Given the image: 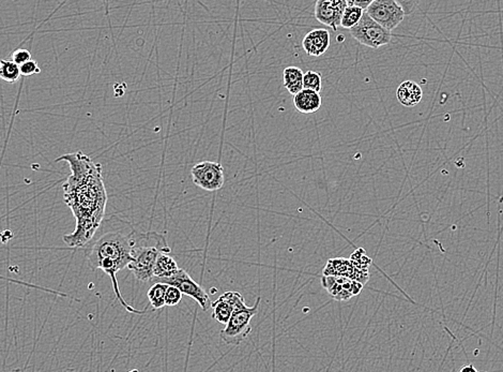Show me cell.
<instances>
[{
  "label": "cell",
  "mask_w": 503,
  "mask_h": 372,
  "mask_svg": "<svg viewBox=\"0 0 503 372\" xmlns=\"http://www.w3.org/2000/svg\"><path fill=\"white\" fill-rule=\"evenodd\" d=\"M69 164L71 174L62 189L64 201L75 218V230L62 237L69 248H85L94 238L105 218L107 193L102 175V165L83 151L66 153L55 162Z\"/></svg>",
  "instance_id": "6da1fadb"
},
{
  "label": "cell",
  "mask_w": 503,
  "mask_h": 372,
  "mask_svg": "<svg viewBox=\"0 0 503 372\" xmlns=\"http://www.w3.org/2000/svg\"><path fill=\"white\" fill-rule=\"evenodd\" d=\"M133 232L134 227L128 223L125 229L108 231L101 235L92 244L87 245V265L91 271L101 269L108 275L111 278L116 299L120 301V305L125 310L136 314H144L147 308L138 310L125 301L117 280V274L119 271L127 269L129 263L132 261L131 250H132Z\"/></svg>",
  "instance_id": "7a4b0ae2"
},
{
  "label": "cell",
  "mask_w": 503,
  "mask_h": 372,
  "mask_svg": "<svg viewBox=\"0 0 503 372\" xmlns=\"http://www.w3.org/2000/svg\"><path fill=\"white\" fill-rule=\"evenodd\" d=\"M162 252L170 253L172 249L167 244L166 237L160 233L138 232L134 229L132 236V261L127 269L132 273L138 280L142 282H151L153 278V269L157 256Z\"/></svg>",
  "instance_id": "3957f363"
},
{
  "label": "cell",
  "mask_w": 503,
  "mask_h": 372,
  "mask_svg": "<svg viewBox=\"0 0 503 372\" xmlns=\"http://www.w3.org/2000/svg\"><path fill=\"white\" fill-rule=\"evenodd\" d=\"M261 301V297L258 296L255 303L248 307L244 301L242 294L239 296L231 319L220 334L222 340L226 345L237 347L250 335L252 332L250 321L257 314Z\"/></svg>",
  "instance_id": "277c9868"
},
{
  "label": "cell",
  "mask_w": 503,
  "mask_h": 372,
  "mask_svg": "<svg viewBox=\"0 0 503 372\" xmlns=\"http://www.w3.org/2000/svg\"><path fill=\"white\" fill-rule=\"evenodd\" d=\"M349 30H350V35L359 43H361L364 47H371V49H379V47L388 45L392 40L391 32L374 21L366 13V11H364L361 20L359 21L358 24Z\"/></svg>",
  "instance_id": "5b68a950"
},
{
  "label": "cell",
  "mask_w": 503,
  "mask_h": 372,
  "mask_svg": "<svg viewBox=\"0 0 503 372\" xmlns=\"http://www.w3.org/2000/svg\"><path fill=\"white\" fill-rule=\"evenodd\" d=\"M191 177L195 186L208 193H216L225 183L223 166L221 163L212 161L196 163L191 169Z\"/></svg>",
  "instance_id": "8992f818"
},
{
  "label": "cell",
  "mask_w": 503,
  "mask_h": 372,
  "mask_svg": "<svg viewBox=\"0 0 503 372\" xmlns=\"http://www.w3.org/2000/svg\"><path fill=\"white\" fill-rule=\"evenodd\" d=\"M365 11L374 21L389 32L396 29L406 15L405 11L396 0H375L366 8Z\"/></svg>",
  "instance_id": "52a82bcc"
},
{
  "label": "cell",
  "mask_w": 503,
  "mask_h": 372,
  "mask_svg": "<svg viewBox=\"0 0 503 372\" xmlns=\"http://www.w3.org/2000/svg\"><path fill=\"white\" fill-rule=\"evenodd\" d=\"M155 282H163V284L177 286L183 295L189 296L191 299H195L204 311L208 310L209 307L211 306V301L209 299V295L203 288V286L197 284L196 281L193 280L184 269H180L172 276L157 279V280L153 281V284Z\"/></svg>",
  "instance_id": "ba28073f"
},
{
  "label": "cell",
  "mask_w": 503,
  "mask_h": 372,
  "mask_svg": "<svg viewBox=\"0 0 503 372\" xmlns=\"http://www.w3.org/2000/svg\"><path fill=\"white\" fill-rule=\"evenodd\" d=\"M322 284L332 299L339 301H346L358 295L364 284L354 279L346 277L326 276L322 278Z\"/></svg>",
  "instance_id": "9c48e42d"
},
{
  "label": "cell",
  "mask_w": 503,
  "mask_h": 372,
  "mask_svg": "<svg viewBox=\"0 0 503 372\" xmlns=\"http://www.w3.org/2000/svg\"><path fill=\"white\" fill-rule=\"evenodd\" d=\"M347 5V0H317L314 8L315 18L337 32Z\"/></svg>",
  "instance_id": "30bf717a"
},
{
  "label": "cell",
  "mask_w": 503,
  "mask_h": 372,
  "mask_svg": "<svg viewBox=\"0 0 503 372\" xmlns=\"http://www.w3.org/2000/svg\"><path fill=\"white\" fill-rule=\"evenodd\" d=\"M324 275L326 276L335 277H346V278L354 279V280L365 284L370 278L368 271L358 269L354 266L350 259H344V258H337V259H330L326 262V267L324 269Z\"/></svg>",
  "instance_id": "8fae6325"
},
{
  "label": "cell",
  "mask_w": 503,
  "mask_h": 372,
  "mask_svg": "<svg viewBox=\"0 0 503 372\" xmlns=\"http://www.w3.org/2000/svg\"><path fill=\"white\" fill-rule=\"evenodd\" d=\"M330 32L326 29H314L302 40V47L309 56L320 57L330 47Z\"/></svg>",
  "instance_id": "7c38bea8"
},
{
  "label": "cell",
  "mask_w": 503,
  "mask_h": 372,
  "mask_svg": "<svg viewBox=\"0 0 503 372\" xmlns=\"http://www.w3.org/2000/svg\"><path fill=\"white\" fill-rule=\"evenodd\" d=\"M240 295L241 293L239 292H226L223 295L220 296L219 299L211 303L212 309H214L212 318L218 323L226 325L235 310V306Z\"/></svg>",
  "instance_id": "4fadbf2b"
},
{
  "label": "cell",
  "mask_w": 503,
  "mask_h": 372,
  "mask_svg": "<svg viewBox=\"0 0 503 372\" xmlns=\"http://www.w3.org/2000/svg\"><path fill=\"white\" fill-rule=\"evenodd\" d=\"M294 106L302 114H313L322 108V99L320 92L303 88L294 96Z\"/></svg>",
  "instance_id": "5bb4252c"
},
{
  "label": "cell",
  "mask_w": 503,
  "mask_h": 372,
  "mask_svg": "<svg viewBox=\"0 0 503 372\" xmlns=\"http://www.w3.org/2000/svg\"><path fill=\"white\" fill-rule=\"evenodd\" d=\"M422 88L413 81L402 82L396 90L398 102L406 108H413L422 100Z\"/></svg>",
  "instance_id": "9a60e30c"
},
{
  "label": "cell",
  "mask_w": 503,
  "mask_h": 372,
  "mask_svg": "<svg viewBox=\"0 0 503 372\" xmlns=\"http://www.w3.org/2000/svg\"><path fill=\"white\" fill-rule=\"evenodd\" d=\"M179 269L177 262L175 261L174 258H172L170 253L162 252V253L159 254L157 261H155V269H153V278L151 282L157 280V279L172 276Z\"/></svg>",
  "instance_id": "2e32d148"
},
{
  "label": "cell",
  "mask_w": 503,
  "mask_h": 372,
  "mask_svg": "<svg viewBox=\"0 0 503 372\" xmlns=\"http://www.w3.org/2000/svg\"><path fill=\"white\" fill-rule=\"evenodd\" d=\"M303 74L305 73L300 68L294 66L285 68L283 71V84L292 96L303 89Z\"/></svg>",
  "instance_id": "e0dca14e"
},
{
  "label": "cell",
  "mask_w": 503,
  "mask_h": 372,
  "mask_svg": "<svg viewBox=\"0 0 503 372\" xmlns=\"http://www.w3.org/2000/svg\"><path fill=\"white\" fill-rule=\"evenodd\" d=\"M167 284L163 282H155L149 288L147 296L150 305L153 306L155 310L162 309L166 306L165 303V293H166Z\"/></svg>",
  "instance_id": "ac0fdd59"
},
{
  "label": "cell",
  "mask_w": 503,
  "mask_h": 372,
  "mask_svg": "<svg viewBox=\"0 0 503 372\" xmlns=\"http://www.w3.org/2000/svg\"><path fill=\"white\" fill-rule=\"evenodd\" d=\"M22 77L20 66L13 60H0V79L7 83H15Z\"/></svg>",
  "instance_id": "d6986e66"
},
{
  "label": "cell",
  "mask_w": 503,
  "mask_h": 372,
  "mask_svg": "<svg viewBox=\"0 0 503 372\" xmlns=\"http://www.w3.org/2000/svg\"><path fill=\"white\" fill-rule=\"evenodd\" d=\"M364 10L358 5H348L341 15V27L345 29H350L358 24L359 21L361 20Z\"/></svg>",
  "instance_id": "ffe728a7"
},
{
  "label": "cell",
  "mask_w": 503,
  "mask_h": 372,
  "mask_svg": "<svg viewBox=\"0 0 503 372\" xmlns=\"http://www.w3.org/2000/svg\"><path fill=\"white\" fill-rule=\"evenodd\" d=\"M303 88L312 89L320 92L322 88V74L316 71H307L303 74Z\"/></svg>",
  "instance_id": "44dd1931"
},
{
  "label": "cell",
  "mask_w": 503,
  "mask_h": 372,
  "mask_svg": "<svg viewBox=\"0 0 503 372\" xmlns=\"http://www.w3.org/2000/svg\"><path fill=\"white\" fill-rule=\"evenodd\" d=\"M182 292L180 291L177 286L167 284L166 293H165V303L168 307H174L177 306L181 301Z\"/></svg>",
  "instance_id": "7402d4cb"
},
{
  "label": "cell",
  "mask_w": 503,
  "mask_h": 372,
  "mask_svg": "<svg viewBox=\"0 0 503 372\" xmlns=\"http://www.w3.org/2000/svg\"><path fill=\"white\" fill-rule=\"evenodd\" d=\"M350 261L352 262L354 266L364 271H368V267L371 266L372 261L370 258L366 256L363 249L357 250L352 256H350Z\"/></svg>",
  "instance_id": "603a6c76"
},
{
  "label": "cell",
  "mask_w": 503,
  "mask_h": 372,
  "mask_svg": "<svg viewBox=\"0 0 503 372\" xmlns=\"http://www.w3.org/2000/svg\"><path fill=\"white\" fill-rule=\"evenodd\" d=\"M21 74L22 77H31L35 74L41 73V68L36 60H30L24 64H20Z\"/></svg>",
  "instance_id": "cb8c5ba5"
},
{
  "label": "cell",
  "mask_w": 503,
  "mask_h": 372,
  "mask_svg": "<svg viewBox=\"0 0 503 372\" xmlns=\"http://www.w3.org/2000/svg\"><path fill=\"white\" fill-rule=\"evenodd\" d=\"M30 60H31V53L28 49L18 47V49H15L14 52L12 53V60L16 62L18 66Z\"/></svg>",
  "instance_id": "d4e9b609"
},
{
  "label": "cell",
  "mask_w": 503,
  "mask_h": 372,
  "mask_svg": "<svg viewBox=\"0 0 503 372\" xmlns=\"http://www.w3.org/2000/svg\"><path fill=\"white\" fill-rule=\"evenodd\" d=\"M396 3L402 8V10L405 11V14H411L417 7L420 0H396Z\"/></svg>",
  "instance_id": "484cf974"
},
{
  "label": "cell",
  "mask_w": 503,
  "mask_h": 372,
  "mask_svg": "<svg viewBox=\"0 0 503 372\" xmlns=\"http://www.w3.org/2000/svg\"><path fill=\"white\" fill-rule=\"evenodd\" d=\"M375 0H347L348 5H358V7L362 8L363 10H366V8L374 3Z\"/></svg>",
  "instance_id": "4316f807"
},
{
  "label": "cell",
  "mask_w": 503,
  "mask_h": 372,
  "mask_svg": "<svg viewBox=\"0 0 503 372\" xmlns=\"http://www.w3.org/2000/svg\"><path fill=\"white\" fill-rule=\"evenodd\" d=\"M470 370H472V371H478V370H476V368H474L472 365L466 366V367L462 368V369H461V371H470Z\"/></svg>",
  "instance_id": "83f0119b"
}]
</instances>
